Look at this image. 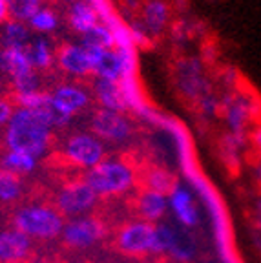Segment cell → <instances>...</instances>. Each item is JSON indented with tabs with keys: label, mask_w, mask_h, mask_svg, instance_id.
<instances>
[{
	"label": "cell",
	"mask_w": 261,
	"mask_h": 263,
	"mask_svg": "<svg viewBox=\"0 0 261 263\" xmlns=\"http://www.w3.org/2000/svg\"><path fill=\"white\" fill-rule=\"evenodd\" d=\"M51 130L53 128L39 111L18 106L13 111L6 130L8 150L24 152L41 159L51 143Z\"/></svg>",
	"instance_id": "1"
},
{
	"label": "cell",
	"mask_w": 261,
	"mask_h": 263,
	"mask_svg": "<svg viewBox=\"0 0 261 263\" xmlns=\"http://www.w3.org/2000/svg\"><path fill=\"white\" fill-rule=\"evenodd\" d=\"M134 166L117 157H110L99 163L91 170H86L82 179L94 189L99 197H114L126 194L135 185Z\"/></svg>",
	"instance_id": "2"
},
{
	"label": "cell",
	"mask_w": 261,
	"mask_h": 263,
	"mask_svg": "<svg viewBox=\"0 0 261 263\" xmlns=\"http://www.w3.org/2000/svg\"><path fill=\"white\" fill-rule=\"evenodd\" d=\"M64 223L62 214L51 205H28L13 214V227L31 241L61 238Z\"/></svg>",
	"instance_id": "3"
},
{
	"label": "cell",
	"mask_w": 261,
	"mask_h": 263,
	"mask_svg": "<svg viewBox=\"0 0 261 263\" xmlns=\"http://www.w3.org/2000/svg\"><path fill=\"white\" fill-rule=\"evenodd\" d=\"M196 241L188 232L172 223H157L154 234V256H168L177 263L192 261L196 256Z\"/></svg>",
	"instance_id": "4"
},
{
	"label": "cell",
	"mask_w": 261,
	"mask_h": 263,
	"mask_svg": "<svg viewBox=\"0 0 261 263\" xmlns=\"http://www.w3.org/2000/svg\"><path fill=\"white\" fill-rule=\"evenodd\" d=\"M99 196L94 192L84 179H75L59 189L55 197V209L62 214V218H81L88 216L95 209Z\"/></svg>",
	"instance_id": "5"
},
{
	"label": "cell",
	"mask_w": 261,
	"mask_h": 263,
	"mask_svg": "<svg viewBox=\"0 0 261 263\" xmlns=\"http://www.w3.org/2000/svg\"><path fill=\"white\" fill-rule=\"evenodd\" d=\"M64 157L79 168L91 170L104 161V144L94 134H75L64 143Z\"/></svg>",
	"instance_id": "6"
},
{
	"label": "cell",
	"mask_w": 261,
	"mask_h": 263,
	"mask_svg": "<svg viewBox=\"0 0 261 263\" xmlns=\"http://www.w3.org/2000/svg\"><path fill=\"white\" fill-rule=\"evenodd\" d=\"M176 86L183 97L197 103L210 93V84L204 77V66L199 59H181L176 64Z\"/></svg>",
	"instance_id": "7"
},
{
	"label": "cell",
	"mask_w": 261,
	"mask_h": 263,
	"mask_svg": "<svg viewBox=\"0 0 261 263\" xmlns=\"http://www.w3.org/2000/svg\"><path fill=\"white\" fill-rule=\"evenodd\" d=\"M155 225L143 219L130 221L117 232V249L128 256H152L154 254Z\"/></svg>",
	"instance_id": "8"
},
{
	"label": "cell",
	"mask_w": 261,
	"mask_h": 263,
	"mask_svg": "<svg viewBox=\"0 0 261 263\" xmlns=\"http://www.w3.org/2000/svg\"><path fill=\"white\" fill-rule=\"evenodd\" d=\"M104 236V225L99 218L88 214L81 218H71L64 223L62 229V241L69 249H88L101 241Z\"/></svg>",
	"instance_id": "9"
},
{
	"label": "cell",
	"mask_w": 261,
	"mask_h": 263,
	"mask_svg": "<svg viewBox=\"0 0 261 263\" xmlns=\"http://www.w3.org/2000/svg\"><path fill=\"white\" fill-rule=\"evenodd\" d=\"M91 134L99 139L110 141V143H124L130 139L134 126H132L130 119L121 111H111V110H97L91 117Z\"/></svg>",
	"instance_id": "10"
},
{
	"label": "cell",
	"mask_w": 261,
	"mask_h": 263,
	"mask_svg": "<svg viewBox=\"0 0 261 263\" xmlns=\"http://www.w3.org/2000/svg\"><path fill=\"white\" fill-rule=\"evenodd\" d=\"M168 210L184 229H192L199 223V210H197L194 194L181 183H177L168 194Z\"/></svg>",
	"instance_id": "11"
},
{
	"label": "cell",
	"mask_w": 261,
	"mask_h": 263,
	"mask_svg": "<svg viewBox=\"0 0 261 263\" xmlns=\"http://www.w3.org/2000/svg\"><path fill=\"white\" fill-rule=\"evenodd\" d=\"M49 97H51V103H53L55 110L68 121H71L73 115L82 111L88 106V103H90V93L84 88L77 86V84L59 86L53 93H49Z\"/></svg>",
	"instance_id": "12"
},
{
	"label": "cell",
	"mask_w": 261,
	"mask_h": 263,
	"mask_svg": "<svg viewBox=\"0 0 261 263\" xmlns=\"http://www.w3.org/2000/svg\"><path fill=\"white\" fill-rule=\"evenodd\" d=\"M59 64L69 75L86 77L94 73V57L82 44H66L59 49Z\"/></svg>",
	"instance_id": "13"
},
{
	"label": "cell",
	"mask_w": 261,
	"mask_h": 263,
	"mask_svg": "<svg viewBox=\"0 0 261 263\" xmlns=\"http://www.w3.org/2000/svg\"><path fill=\"white\" fill-rule=\"evenodd\" d=\"M31 239L16 229L2 230L0 232V263L26 261L31 252Z\"/></svg>",
	"instance_id": "14"
},
{
	"label": "cell",
	"mask_w": 261,
	"mask_h": 263,
	"mask_svg": "<svg viewBox=\"0 0 261 263\" xmlns=\"http://www.w3.org/2000/svg\"><path fill=\"white\" fill-rule=\"evenodd\" d=\"M135 209H137L139 218L152 225H157L164 219L168 212V196L161 192H154V190H146L137 196L135 201Z\"/></svg>",
	"instance_id": "15"
},
{
	"label": "cell",
	"mask_w": 261,
	"mask_h": 263,
	"mask_svg": "<svg viewBox=\"0 0 261 263\" xmlns=\"http://www.w3.org/2000/svg\"><path fill=\"white\" fill-rule=\"evenodd\" d=\"M223 111L230 132L241 134L252 115V103L247 95H227L223 101Z\"/></svg>",
	"instance_id": "16"
},
{
	"label": "cell",
	"mask_w": 261,
	"mask_h": 263,
	"mask_svg": "<svg viewBox=\"0 0 261 263\" xmlns=\"http://www.w3.org/2000/svg\"><path fill=\"white\" fill-rule=\"evenodd\" d=\"M170 21V9L164 0H148L143 8V21L141 24L148 31L150 37L161 35Z\"/></svg>",
	"instance_id": "17"
},
{
	"label": "cell",
	"mask_w": 261,
	"mask_h": 263,
	"mask_svg": "<svg viewBox=\"0 0 261 263\" xmlns=\"http://www.w3.org/2000/svg\"><path fill=\"white\" fill-rule=\"evenodd\" d=\"M94 95H95V99L99 101V104H101V108H104V110L121 111V114H124V111H126L123 95H121V90H119V82L95 77V81H94Z\"/></svg>",
	"instance_id": "18"
},
{
	"label": "cell",
	"mask_w": 261,
	"mask_h": 263,
	"mask_svg": "<svg viewBox=\"0 0 261 263\" xmlns=\"http://www.w3.org/2000/svg\"><path fill=\"white\" fill-rule=\"evenodd\" d=\"M0 68L2 71L11 75V79L33 73V66L28 59L26 48H6L0 53Z\"/></svg>",
	"instance_id": "19"
},
{
	"label": "cell",
	"mask_w": 261,
	"mask_h": 263,
	"mask_svg": "<svg viewBox=\"0 0 261 263\" xmlns=\"http://www.w3.org/2000/svg\"><path fill=\"white\" fill-rule=\"evenodd\" d=\"M69 26L79 31L81 35H84L86 31H90L94 26L99 24V16L95 13L94 6L88 4L86 0H77L73 4H69Z\"/></svg>",
	"instance_id": "20"
},
{
	"label": "cell",
	"mask_w": 261,
	"mask_h": 263,
	"mask_svg": "<svg viewBox=\"0 0 261 263\" xmlns=\"http://www.w3.org/2000/svg\"><path fill=\"white\" fill-rule=\"evenodd\" d=\"M119 90L123 95L124 106L126 110H132L135 114L143 110L146 106V99H144V91L139 81V75H126L119 81Z\"/></svg>",
	"instance_id": "21"
},
{
	"label": "cell",
	"mask_w": 261,
	"mask_h": 263,
	"mask_svg": "<svg viewBox=\"0 0 261 263\" xmlns=\"http://www.w3.org/2000/svg\"><path fill=\"white\" fill-rule=\"evenodd\" d=\"M94 75L99 79H106V81L119 82L123 79V64H121V57L115 48L102 51L99 57L97 64L94 68Z\"/></svg>",
	"instance_id": "22"
},
{
	"label": "cell",
	"mask_w": 261,
	"mask_h": 263,
	"mask_svg": "<svg viewBox=\"0 0 261 263\" xmlns=\"http://www.w3.org/2000/svg\"><path fill=\"white\" fill-rule=\"evenodd\" d=\"M39 159L37 157L29 156L24 152H16V150H8L4 154V157L0 159V168L8 170V172L15 174V176H26L31 174L33 170L37 168Z\"/></svg>",
	"instance_id": "23"
},
{
	"label": "cell",
	"mask_w": 261,
	"mask_h": 263,
	"mask_svg": "<svg viewBox=\"0 0 261 263\" xmlns=\"http://www.w3.org/2000/svg\"><path fill=\"white\" fill-rule=\"evenodd\" d=\"M26 53H28V59L33 68H39V70L48 68L53 61V49L44 37L35 39L31 44L26 46Z\"/></svg>",
	"instance_id": "24"
},
{
	"label": "cell",
	"mask_w": 261,
	"mask_h": 263,
	"mask_svg": "<svg viewBox=\"0 0 261 263\" xmlns=\"http://www.w3.org/2000/svg\"><path fill=\"white\" fill-rule=\"evenodd\" d=\"M22 196V181L18 176L0 168V201L15 203Z\"/></svg>",
	"instance_id": "25"
},
{
	"label": "cell",
	"mask_w": 261,
	"mask_h": 263,
	"mask_svg": "<svg viewBox=\"0 0 261 263\" xmlns=\"http://www.w3.org/2000/svg\"><path fill=\"white\" fill-rule=\"evenodd\" d=\"M81 44L88 46V48H97V49H111L114 48V35H111L110 28H106L104 24L99 22L97 26L86 31L82 35V42Z\"/></svg>",
	"instance_id": "26"
},
{
	"label": "cell",
	"mask_w": 261,
	"mask_h": 263,
	"mask_svg": "<svg viewBox=\"0 0 261 263\" xmlns=\"http://www.w3.org/2000/svg\"><path fill=\"white\" fill-rule=\"evenodd\" d=\"M144 183H146V190L166 194V196L170 194V190L177 185L176 177L163 168H152L150 172L144 176Z\"/></svg>",
	"instance_id": "27"
},
{
	"label": "cell",
	"mask_w": 261,
	"mask_h": 263,
	"mask_svg": "<svg viewBox=\"0 0 261 263\" xmlns=\"http://www.w3.org/2000/svg\"><path fill=\"white\" fill-rule=\"evenodd\" d=\"M9 15L15 16V21H29L35 13L41 9V0H4Z\"/></svg>",
	"instance_id": "28"
},
{
	"label": "cell",
	"mask_w": 261,
	"mask_h": 263,
	"mask_svg": "<svg viewBox=\"0 0 261 263\" xmlns=\"http://www.w3.org/2000/svg\"><path fill=\"white\" fill-rule=\"evenodd\" d=\"M29 33L26 26L18 21H11L4 26V41L8 48H26Z\"/></svg>",
	"instance_id": "29"
},
{
	"label": "cell",
	"mask_w": 261,
	"mask_h": 263,
	"mask_svg": "<svg viewBox=\"0 0 261 263\" xmlns=\"http://www.w3.org/2000/svg\"><path fill=\"white\" fill-rule=\"evenodd\" d=\"M29 26H31L35 31L39 33H49V31H53L55 28H57L59 24V18L57 15H55L51 9H44L41 8L35 15L29 18Z\"/></svg>",
	"instance_id": "30"
},
{
	"label": "cell",
	"mask_w": 261,
	"mask_h": 263,
	"mask_svg": "<svg viewBox=\"0 0 261 263\" xmlns=\"http://www.w3.org/2000/svg\"><path fill=\"white\" fill-rule=\"evenodd\" d=\"M128 26H130L132 41H134L135 49L150 44V35H148V31L144 29V26L141 24V22H132V24H128Z\"/></svg>",
	"instance_id": "31"
},
{
	"label": "cell",
	"mask_w": 261,
	"mask_h": 263,
	"mask_svg": "<svg viewBox=\"0 0 261 263\" xmlns=\"http://www.w3.org/2000/svg\"><path fill=\"white\" fill-rule=\"evenodd\" d=\"M197 106L201 108V111H203L207 117H214V115H217L221 110V103L212 93H208V95H204L203 99H199V101H197Z\"/></svg>",
	"instance_id": "32"
},
{
	"label": "cell",
	"mask_w": 261,
	"mask_h": 263,
	"mask_svg": "<svg viewBox=\"0 0 261 263\" xmlns=\"http://www.w3.org/2000/svg\"><path fill=\"white\" fill-rule=\"evenodd\" d=\"M13 108L9 103H6V101H0V124H8L9 119H11L13 115Z\"/></svg>",
	"instance_id": "33"
},
{
	"label": "cell",
	"mask_w": 261,
	"mask_h": 263,
	"mask_svg": "<svg viewBox=\"0 0 261 263\" xmlns=\"http://www.w3.org/2000/svg\"><path fill=\"white\" fill-rule=\"evenodd\" d=\"M6 16H8V8H6L4 0H0V22L6 21Z\"/></svg>",
	"instance_id": "34"
},
{
	"label": "cell",
	"mask_w": 261,
	"mask_h": 263,
	"mask_svg": "<svg viewBox=\"0 0 261 263\" xmlns=\"http://www.w3.org/2000/svg\"><path fill=\"white\" fill-rule=\"evenodd\" d=\"M254 139H256V143H257V146L261 148V128L256 132V136H254Z\"/></svg>",
	"instance_id": "35"
},
{
	"label": "cell",
	"mask_w": 261,
	"mask_h": 263,
	"mask_svg": "<svg viewBox=\"0 0 261 263\" xmlns=\"http://www.w3.org/2000/svg\"><path fill=\"white\" fill-rule=\"evenodd\" d=\"M29 263H59V261H53V259H33Z\"/></svg>",
	"instance_id": "36"
},
{
	"label": "cell",
	"mask_w": 261,
	"mask_h": 263,
	"mask_svg": "<svg viewBox=\"0 0 261 263\" xmlns=\"http://www.w3.org/2000/svg\"><path fill=\"white\" fill-rule=\"evenodd\" d=\"M86 2H88V4H91V6H95V4H99L101 0H86Z\"/></svg>",
	"instance_id": "37"
},
{
	"label": "cell",
	"mask_w": 261,
	"mask_h": 263,
	"mask_svg": "<svg viewBox=\"0 0 261 263\" xmlns=\"http://www.w3.org/2000/svg\"><path fill=\"white\" fill-rule=\"evenodd\" d=\"M143 263H159V261H143Z\"/></svg>",
	"instance_id": "38"
},
{
	"label": "cell",
	"mask_w": 261,
	"mask_h": 263,
	"mask_svg": "<svg viewBox=\"0 0 261 263\" xmlns=\"http://www.w3.org/2000/svg\"><path fill=\"white\" fill-rule=\"evenodd\" d=\"M18 263H26V261H18Z\"/></svg>",
	"instance_id": "39"
}]
</instances>
